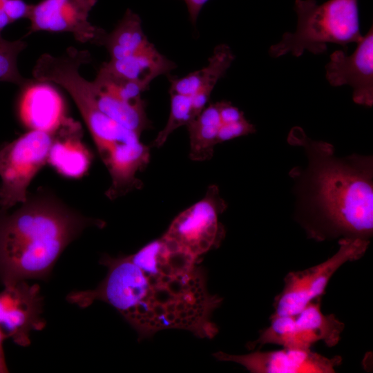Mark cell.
<instances>
[{"instance_id": "21", "label": "cell", "mask_w": 373, "mask_h": 373, "mask_svg": "<svg viewBox=\"0 0 373 373\" xmlns=\"http://www.w3.org/2000/svg\"><path fill=\"white\" fill-rule=\"evenodd\" d=\"M22 40L8 41L0 35V82L15 84L22 88L35 82L23 77L17 68V57L26 48Z\"/></svg>"}, {"instance_id": "8", "label": "cell", "mask_w": 373, "mask_h": 373, "mask_svg": "<svg viewBox=\"0 0 373 373\" xmlns=\"http://www.w3.org/2000/svg\"><path fill=\"white\" fill-rule=\"evenodd\" d=\"M227 207L218 187L211 185L203 198L175 218L163 236L199 259L224 239L225 230L219 217Z\"/></svg>"}, {"instance_id": "20", "label": "cell", "mask_w": 373, "mask_h": 373, "mask_svg": "<svg viewBox=\"0 0 373 373\" xmlns=\"http://www.w3.org/2000/svg\"><path fill=\"white\" fill-rule=\"evenodd\" d=\"M171 108L167 122L153 142L155 147L160 148L169 135L177 128L186 126L198 115L194 109L191 96L170 94Z\"/></svg>"}, {"instance_id": "13", "label": "cell", "mask_w": 373, "mask_h": 373, "mask_svg": "<svg viewBox=\"0 0 373 373\" xmlns=\"http://www.w3.org/2000/svg\"><path fill=\"white\" fill-rule=\"evenodd\" d=\"M39 82L23 88L19 106L21 119L30 129H55L66 118L63 100L52 86Z\"/></svg>"}, {"instance_id": "9", "label": "cell", "mask_w": 373, "mask_h": 373, "mask_svg": "<svg viewBox=\"0 0 373 373\" xmlns=\"http://www.w3.org/2000/svg\"><path fill=\"white\" fill-rule=\"evenodd\" d=\"M97 0H41L32 4L28 34L70 32L81 43L102 46L106 32L88 21Z\"/></svg>"}, {"instance_id": "2", "label": "cell", "mask_w": 373, "mask_h": 373, "mask_svg": "<svg viewBox=\"0 0 373 373\" xmlns=\"http://www.w3.org/2000/svg\"><path fill=\"white\" fill-rule=\"evenodd\" d=\"M303 149L307 164L296 166L289 176L294 182L296 204L309 235L369 240L373 233V159L352 154L337 157L334 146L309 137L299 126L287 137Z\"/></svg>"}, {"instance_id": "12", "label": "cell", "mask_w": 373, "mask_h": 373, "mask_svg": "<svg viewBox=\"0 0 373 373\" xmlns=\"http://www.w3.org/2000/svg\"><path fill=\"white\" fill-rule=\"evenodd\" d=\"M326 78L333 86L349 85L353 88L355 103L373 104V30L372 26L357 44L354 52L347 56L343 50L330 55L325 66Z\"/></svg>"}, {"instance_id": "26", "label": "cell", "mask_w": 373, "mask_h": 373, "mask_svg": "<svg viewBox=\"0 0 373 373\" xmlns=\"http://www.w3.org/2000/svg\"><path fill=\"white\" fill-rule=\"evenodd\" d=\"M5 339L4 335L0 330V373H6L9 372L6 365L3 347V341Z\"/></svg>"}, {"instance_id": "24", "label": "cell", "mask_w": 373, "mask_h": 373, "mask_svg": "<svg viewBox=\"0 0 373 373\" xmlns=\"http://www.w3.org/2000/svg\"><path fill=\"white\" fill-rule=\"evenodd\" d=\"M218 105L222 124L233 123L245 118L244 113L229 102H218Z\"/></svg>"}, {"instance_id": "27", "label": "cell", "mask_w": 373, "mask_h": 373, "mask_svg": "<svg viewBox=\"0 0 373 373\" xmlns=\"http://www.w3.org/2000/svg\"><path fill=\"white\" fill-rule=\"evenodd\" d=\"M3 3L0 0V35L1 31L12 23L3 8Z\"/></svg>"}, {"instance_id": "4", "label": "cell", "mask_w": 373, "mask_h": 373, "mask_svg": "<svg viewBox=\"0 0 373 373\" xmlns=\"http://www.w3.org/2000/svg\"><path fill=\"white\" fill-rule=\"evenodd\" d=\"M294 10L298 16L296 30L285 32L269 48L273 57L287 53L300 57L305 50L320 55L327 50L328 44L345 47L363 39L358 0H328L321 4L316 0H295Z\"/></svg>"}, {"instance_id": "28", "label": "cell", "mask_w": 373, "mask_h": 373, "mask_svg": "<svg viewBox=\"0 0 373 373\" xmlns=\"http://www.w3.org/2000/svg\"><path fill=\"white\" fill-rule=\"evenodd\" d=\"M3 3H4L5 1H8V0H1Z\"/></svg>"}, {"instance_id": "25", "label": "cell", "mask_w": 373, "mask_h": 373, "mask_svg": "<svg viewBox=\"0 0 373 373\" xmlns=\"http://www.w3.org/2000/svg\"><path fill=\"white\" fill-rule=\"evenodd\" d=\"M186 6L189 19L195 25L200 10L209 0H183Z\"/></svg>"}, {"instance_id": "7", "label": "cell", "mask_w": 373, "mask_h": 373, "mask_svg": "<svg viewBox=\"0 0 373 373\" xmlns=\"http://www.w3.org/2000/svg\"><path fill=\"white\" fill-rule=\"evenodd\" d=\"M270 320L269 325L249 344L251 348L257 345L274 344L283 347L310 349L319 341L333 347L340 341L344 329V324L334 314L323 313L320 298L296 314H272Z\"/></svg>"}, {"instance_id": "14", "label": "cell", "mask_w": 373, "mask_h": 373, "mask_svg": "<svg viewBox=\"0 0 373 373\" xmlns=\"http://www.w3.org/2000/svg\"><path fill=\"white\" fill-rule=\"evenodd\" d=\"M113 74L135 82L147 89L156 77L168 74L175 64L161 54L150 43L139 52L120 59H110L102 64Z\"/></svg>"}, {"instance_id": "17", "label": "cell", "mask_w": 373, "mask_h": 373, "mask_svg": "<svg viewBox=\"0 0 373 373\" xmlns=\"http://www.w3.org/2000/svg\"><path fill=\"white\" fill-rule=\"evenodd\" d=\"M95 102L99 110L125 128L141 135L151 126L142 99L131 102L96 87L91 82Z\"/></svg>"}, {"instance_id": "19", "label": "cell", "mask_w": 373, "mask_h": 373, "mask_svg": "<svg viewBox=\"0 0 373 373\" xmlns=\"http://www.w3.org/2000/svg\"><path fill=\"white\" fill-rule=\"evenodd\" d=\"M222 124L216 102L205 107L186 126L189 135L191 160L204 161L212 157L214 146L218 144V135Z\"/></svg>"}, {"instance_id": "10", "label": "cell", "mask_w": 373, "mask_h": 373, "mask_svg": "<svg viewBox=\"0 0 373 373\" xmlns=\"http://www.w3.org/2000/svg\"><path fill=\"white\" fill-rule=\"evenodd\" d=\"M4 287L0 292V330L6 338L28 346L30 332L40 331L46 325L39 286L21 280Z\"/></svg>"}, {"instance_id": "15", "label": "cell", "mask_w": 373, "mask_h": 373, "mask_svg": "<svg viewBox=\"0 0 373 373\" xmlns=\"http://www.w3.org/2000/svg\"><path fill=\"white\" fill-rule=\"evenodd\" d=\"M79 132V125L66 117L50 152L48 162L65 176L82 175L90 162L89 153L78 139Z\"/></svg>"}, {"instance_id": "22", "label": "cell", "mask_w": 373, "mask_h": 373, "mask_svg": "<svg viewBox=\"0 0 373 373\" xmlns=\"http://www.w3.org/2000/svg\"><path fill=\"white\" fill-rule=\"evenodd\" d=\"M256 131L255 126L246 118L233 123L222 124L218 135V143L247 135Z\"/></svg>"}, {"instance_id": "16", "label": "cell", "mask_w": 373, "mask_h": 373, "mask_svg": "<svg viewBox=\"0 0 373 373\" xmlns=\"http://www.w3.org/2000/svg\"><path fill=\"white\" fill-rule=\"evenodd\" d=\"M235 59L229 46H217L207 66L181 78L171 79L170 94L192 96L198 91L211 94L218 80L222 77Z\"/></svg>"}, {"instance_id": "1", "label": "cell", "mask_w": 373, "mask_h": 373, "mask_svg": "<svg viewBox=\"0 0 373 373\" xmlns=\"http://www.w3.org/2000/svg\"><path fill=\"white\" fill-rule=\"evenodd\" d=\"M198 260L163 236L132 255H105L107 274L92 298L115 308L141 338L168 329L212 338L222 298L209 292Z\"/></svg>"}, {"instance_id": "3", "label": "cell", "mask_w": 373, "mask_h": 373, "mask_svg": "<svg viewBox=\"0 0 373 373\" xmlns=\"http://www.w3.org/2000/svg\"><path fill=\"white\" fill-rule=\"evenodd\" d=\"M97 225L50 198L27 200L0 213V281L4 286L44 279L65 248L88 226Z\"/></svg>"}, {"instance_id": "6", "label": "cell", "mask_w": 373, "mask_h": 373, "mask_svg": "<svg viewBox=\"0 0 373 373\" xmlns=\"http://www.w3.org/2000/svg\"><path fill=\"white\" fill-rule=\"evenodd\" d=\"M369 244L366 239L341 238L338 249L332 257L305 270L289 272L282 291L275 298L273 314H296L321 298L335 272L345 263L361 258Z\"/></svg>"}, {"instance_id": "11", "label": "cell", "mask_w": 373, "mask_h": 373, "mask_svg": "<svg viewBox=\"0 0 373 373\" xmlns=\"http://www.w3.org/2000/svg\"><path fill=\"white\" fill-rule=\"evenodd\" d=\"M215 356L220 361L240 364L253 373H332L342 360L338 356L328 358L311 349L290 347L243 355L220 352Z\"/></svg>"}, {"instance_id": "18", "label": "cell", "mask_w": 373, "mask_h": 373, "mask_svg": "<svg viewBox=\"0 0 373 373\" xmlns=\"http://www.w3.org/2000/svg\"><path fill=\"white\" fill-rule=\"evenodd\" d=\"M150 43L139 15L127 9L114 30L106 33L102 45L108 50L111 59H120L139 52Z\"/></svg>"}, {"instance_id": "5", "label": "cell", "mask_w": 373, "mask_h": 373, "mask_svg": "<svg viewBox=\"0 0 373 373\" xmlns=\"http://www.w3.org/2000/svg\"><path fill=\"white\" fill-rule=\"evenodd\" d=\"M59 126L52 130L30 129L0 149V205L3 209L27 201L28 187L48 162Z\"/></svg>"}, {"instance_id": "23", "label": "cell", "mask_w": 373, "mask_h": 373, "mask_svg": "<svg viewBox=\"0 0 373 373\" xmlns=\"http://www.w3.org/2000/svg\"><path fill=\"white\" fill-rule=\"evenodd\" d=\"M32 4L23 0H8L3 4V8L11 23L17 20L28 19Z\"/></svg>"}]
</instances>
